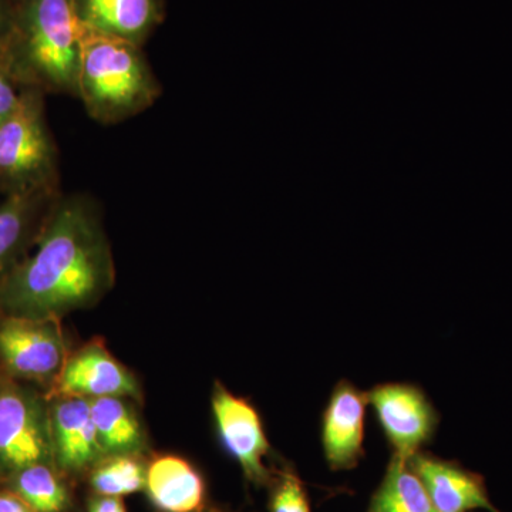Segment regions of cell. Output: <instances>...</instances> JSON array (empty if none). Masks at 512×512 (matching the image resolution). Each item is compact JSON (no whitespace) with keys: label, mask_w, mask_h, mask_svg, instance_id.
<instances>
[{"label":"cell","mask_w":512,"mask_h":512,"mask_svg":"<svg viewBox=\"0 0 512 512\" xmlns=\"http://www.w3.org/2000/svg\"><path fill=\"white\" fill-rule=\"evenodd\" d=\"M114 282L99 205L87 195H62L36 247L0 288V315L62 320L93 308Z\"/></svg>","instance_id":"cell-1"},{"label":"cell","mask_w":512,"mask_h":512,"mask_svg":"<svg viewBox=\"0 0 512 512\" xmlns=\"http://www.w3.org/2000/svg\"><path fill=\"white\" fill-rule=\"evenodd\" d=\"M161 92L143 47L80 25L77 99L93 120L119 124L150 109Z\"/></svg>","instance_id":"cell-2"},{"label":"cell","mask_w":512,"mask_h":512,"mask_svg":"<svg viewBox=\"0 0 512 512\" xmlns=\"http://www.w3.org/2000/svg\"><path fill=\"white\" fill-rule=\"evenodd\" d=\"M12 47L26 87L77 97L80 23L72 0H18Z\"/></svg>","instance_id":"cell-3"},{"label":"cell","mask_w":512,"mask_h":512,"mask_svg":"<svg viewBox=\"0 0 512 512\" xmlns=\"http://www.w3.org/2000/svg\"><path fill=\"white\" fill-rule=\"evenodd\" d=\"M45 96L37 87H26L18 107L0 124L3 195L59 188V158L47 126Z\"/></svg>","instance_id":"cell-4"},{"label":"cell","mask_w":512,"mask_h":512,"mask_svg":"<svg viewBox=\"0 0 512 512\" xmlns=\"http://www.w3.org/2000/svg\"><path fill=\"white\" fill-rule=\"evenodd\" d=\"M37 463L55 464L47 394L0 376V478Z\"/></svg>","instance_id":"cell-5"},{"label":"cell","mask_w":512,"mask_h":512,"mask_svg":"<svg viewBox=\"0 0 512 512\" xmlns=\"http://www.w3.org/2000/svg\"><path fill=\"white\" fill-rule=\"evenodd\" d=\"M69 353L59 319L0 315V375L47 394Z\"/></svg>","instance_id":"cell-6"},{"label":"cell","mask_w":512,"mask_h":512,"mask_svg":"<svg viewBox=\"0 0 512 512\" xmlns=\"http://www.w3.org/2000/svg\"><path fill=\"white\" fill-rule=\"evenodd\" d=\"M394 456L409 461L429 443L439 426V413L427 394L410 383L377 384L367 392Z\"/></svg>","instance_id":"cell-7"},{"label":"cell","mask_w":512,"mask_h":512,"mask_svg":"<svg viewBox=\"0 0 512 512\" xmlns=\"http://www.w3.org/2000/svg\"><path fill=\"white\" fill-rule=\"evenodd\" d=\"M211 406L225 451L237 461L248 481L265 484L269 480L265 460L271 453V444L255 407L220 382L214 384Z\"/></svg>","instance_id":"cell-8"},{"label":"cell","mask_w":512,"mask_h":512,"mask_svg":"<svg viewBox=\"0 0 512 512\" xmlns=\"http://www.w3.org/2000/svg\"><path fill=\"white\" fill-rule=\"evenodd\" d=\"M74 396L84 399L126 397L140 402L141 386L136 375L119 362L103 340L93 339L77 350H70L62 372L47 397Z\"/></svg>","instance_id":"cell-9"},{"label":"cell","mask_w":512,"mask_h":512,"mask_svg":"<svg viewBox=\"0 0 512 512\" xmlns=\"http://www.w3.org/2000/svg\"><path fill=\"white\" fill-rule=\"evenodd\" d=\"M62 195L60 188H45L0 201V288L36 247Z\"/></svg>","instance_id":"cell-10"},{"label":"cell","mask_w":512,"mask_h":512,"mask_svg":"<svg viewBox=\"0 0 512 512\" xmlns=\"http://www.w3.org/2000/svg\"><path fill=\"white\" fill-rule=\"evenodd\" d=\"M47 399L55 466L67 478L89 474L106 457L94 426L90 400L74 396Z\"/></svg>","instance_id":"cell-11"},{"label":"cell","mask_w":512,"mask_h":512,"mask_svg":"<svg viewBox=\"0 0 512 512\" xmlns=\"http://www.w3.org/2000/svg\"><path fill=\"white\" fill-rule=\"evenodd\" d=\"M367 393L348 380L333 387L320 426L323 454L333 470L356 466L365 454Z\"/></svg>","instance_id":"cell-12"},{"label":"cell","mask_w":512,"mask_h":512,"mask_svg":"<svg viewBox=\"0 0 512 512\" xmlns=\"http://www.w3.org/2000/svg\"><path fill=\"white\" fill-rule=\"evenodd\" d=\"M83 28L144 46L164 22L165 0H72Z\"/></svg>","instance_id":"cell-13"},{"label":"cell","mask_w":512,"mask_h":512,"mask_svg":"<svg viewBox=\"0 0 512 512\" xmlns=\"http://www.w3.org/2000/svg\"><path fill=\"white\" fill-rule=\"evenodd\" d=\"M409 463L437 512H498L488 498L483 480L476 474L423 453L414 454Z\"/></svg>","instance_id":"cell-14"},{"label":"cell","mask_w":512,"mask_h":512,"mask_svg":"<svg viewBox=\"0 0 512 512\" xmlns=\"http://www.w3.org/2000/svg\"><path fill=\"white\" fill-rule=\"evenodd\" d=\"M146 493L161 512H202L205 483L183 457L164 454L147 464Z\"/></svg>","instance_id":"cell-15"},{"label":"cell","mask_w":512,"mask_h":512,"mask_svg":"<svg viewBox=\"0 0 512 512\" xmlns=\"http://www.w3.org/2000/svg\"><path fill=\"white\" fill-rule=\"evenodd\" d=\"M90 409L106 456H143L146 453L147 430L130 399L99 397L90 400Z\"/></svg>","instance_id":"cell-16"},{"label":"cell","mask_w":512,"mask_h":512,"mask_svg":"<svg viewBox=\"0 0 512 512\" xmlns=\"http://www.w3.org/2000/svg\"><path fill=\"white\" fill-rule=\"evenodd\" d=\"M67 478L53 463L20 468L3 478V487L19 495L35 512H72L74 500Z\"/></svg>","instance_id":"cell-17"},{"label":"cell","mask_w":512,"mask_h":512,"mask_svg":"<svg viewBox=\"0 0 512 512\" xmlns=\"http://www.w3.org/2000/svg\"><path fill=\"white\" fill-rule=\"evenodd\" d=\"M369 512H437L409 461L393 456Z\"/></svg>","instance_id":"cell-18"},{"label":"cell","mask_w":512,"mask_h":512,"mask_svg":"<svg viewBox=\"0 0 512 512\" xmlns=\"http://www.w3.org/2000/svg\"><path fill=\"white\" fill-rule=\"evenodd\" d=\"M147 464L141 456H106L89 471L93 493L124 497L146 488Z\"/></svg>","instance_id":"cell-19"},{"label":"cell","mask_w":512,"mask_h":512,"mask_svg":"<svg viewBox=\"0 0 512 512\" xmlns=\"http://www.w3.org/2000/svg\"><path fill=\"white\" fill-rule=\"evenodd\" d=\"M13 35V33H12ZM26 89L13 53L12 36L0 47V124L18 107Z\"/></svg>","instance_id":"cell-20"},{"label":"cell","mask_w":512,"mask_h":512,"mask_svg":"<svg viewBox=\"0 0 512 512\" xmlns=\"http://www.w3.org/2000/svg\"><path fill=\"white\" fill-rule=\"evenodd\" d=\"M271 512H311L308 495L301 478L293 471H284L276 481L269 500Z\"/></svg>","instance_id":"cell-21"},{"label":"cell","mask_w":512,"mask_h":512,"mask_svg":"<svg viewBox=\"0 0 512 512\" xmlns=\"http://www.w3.org/2000/svg\"><path fill=\"white\" fill-rule=\"evenodd\" d=\"M16 0H0V47L8 42L15 30Z\"/></svg>","instance_id":"cell-22"},{"label":"cell","mask_w":512,"mask_h":512,"mask_svg":"<svg viewBox=\"0 0 512 512\" xmlns=\"http://www.w3.org/2000/svg\"><path fill=\"white\" fill-rule=\"evenodd\" d=\"M87 512H127V510L119 497L94 494L87 503Z\"/></svg>","instance_id":"cell-23"},{"label":"cell","mask_w":512,"mask_h":512,"mask_svg":"<svg viewBox=\"0 0 512 512\" xmlns=\"http://www.w3.org/2000/svg\"><path fill=\"white\" fill-rule=\"evenodd\" d=\"M0 512H35L19 495L0 485Z\"/></svg>","instance_id":"cell-24"},{"label":"cell","mask_w":512,"mask_h":512,"mask_svg":"<svg viewBox=\"0 0 512 512\" xmlns=\"http://www.w3.org/2000/svg\"><path fill=\"white\" fill-rule=\"evenodd\" d=\"M202 512H224V511L211 510V511H202Z\"/></svg>","instance_id":"cell-25"},{"label":"cell","mask_w":512,"mask_h":512,"mask_svg":"<svg viewBox=\"0 0 512 512\" xmlns=\"http://www.w3.org/2000/svg\"><path fill=\"white\" fill-rule=\"evenodd\" d=\"M0 483H2V478H0Z\"/></svg>","instance_id":"cell-26"},{"label":"cell","mask_w":512,"mask_h":512,"mask_svg":"<svg viewBox=\"0 0 512 512\" xmlns=\"http://www.w3.org/2000/svg\"><path fill=\"white\" fill-rule=\"evenodd\" d=\"M16 2H18V0H16Z\"/></svg>","instance_id":"cell-27"},{"label":"cell","mask_w":512,"mask_h":512,"mask_svg":"<svg viewBox=\"0 0 512 512\" xmlns=\"http://www.w3.org/2000/svg\"><path fill=\"white\" fill-rule=\"evenodd\" d=\"M0 376H2V375H0Z\"/></svg>","instance_id":"cell-28"}]
</instances>
